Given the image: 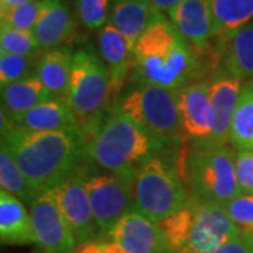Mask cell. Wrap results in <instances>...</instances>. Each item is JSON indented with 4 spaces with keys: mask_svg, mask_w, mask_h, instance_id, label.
<instances>
[{
    "mask_svg": "<svg viewBox=\"0 0 253 253\" xmlns=\"http://www.w3.org/2000/svg\"><path fill=\"white\" fill-rule=\"evenodd\" d=\"M75 30L76 21L68 3L63 0H48L33 34L42 51H49L69 41Z\"/></svg>",
    "mask_w": 253,
    "mask_h": 253,
    "instance_id": "cell-17",
    "label": "cell"
},
{
    "mask_svg": "<svg viewBox=\"0 0 253 253\" xmlns=\"http://www.w3.org/2000/svg\"><path fill=\"white\" fill-rule=\"evenodd\" d=\"M73 55L69 48L59 46L45 51L37 66V78L55 99H66L72 73Z\"/></svg>",
    "mask_w": 253,
    "mask_h": 253,
    "instance_id": "cell-22",
    "label": "cell"
},
{
    "mask_svg": "<svg viewBox=\"0 0 253 253\" xmlns=\"http://www.w3.org/2000/svg\"><path fill=\"white\" fill-rule=\"evenodd\" d=\"M41 56H24L0 52V84L7 86L10 83L23 81L37 75V66Z\"/></svg>",
    "mask_w": 253,
    "mask_h": 253,
    "instance_id": "cell-30",
    "label": "cell"
},
{
    "mask_svg": "<svg viewBox=\"0 0 253 253\" xmlns=\"http://www.w3.org/2000/svg\"><path fill=\"white\" fill-rule=\"evenodd\" d=\"M166 146L113 107L84 139V156L110 173H135L149 159L159 156Z\"/></svg>",
    "mask_w": 253,
    "mask_h": 253,
    "instance_id": "cell-2",
    "label": "cell"
},
{
    "mask_svg": "<svg viewBox=\"0 0 253 253\" xmlns=\"http://www.w3.org/2000/svg\"><path fill=\"white\" fill-rule=\"evenodd\" d=\"M135 173H96L86 177L91 210L103 239L121 218L134 210Z\"/></svg>",
    "mask_w": 253,
    "mask_h": 253,
    "instance_id": "cell-7",
    "label": "cell"
},
{
    "mask_svg": "<svg viewBox=\"0 0 253 253\" xmlns=\"http://www.w3.org/2000/svg\"><path fill=\"white\" fill-rule=\"evenodd\" d=\"M211 0H183L168 14L174 28L197 54L212 48Z\"/></svg>",
    "mask_w": 253,
    "mask_h": 253,
    "instance_id": "cell-15",
    "label": "cell"
},
{
    "mask_svg": "<svg viewBox=\"0 0 253 253\" xmlns=\"http://www.w3.org/2000/svg\"><path fill=\"white\" fill-rule=\"evenodd\" d=\"M191 199L180 172L170 161L155 156L135 172L134 210L159 224Z\"/></svg>",
    "mask_w": 253,
    "mask_h": 253,
    "instance_id": "cell-6",
    "label": "cell"
},
{
    "mask_svg": "<svg viewBox=\"0 0 253 253\" xmlns=\"http://www.w3.org/2000/svg\"><path fill=\"white\" fill-rule=\"evenodd\" d=\"M0 239L4 245L36 244L31 214L24 203L7 191H0Z\"/></svg>",
    "mask_w": 253,
    "mask_h": 253,
    "instance_id": "cell-20",
    "label": "cell"
},
{
    "mask_svg": "<svg viewBox=\"0 0 253 253\" xmlns=\"http://www.w3.org/2000/svg\"><path fill=\"white\" fill-rule=\"evenodd\" d=\"M159 16L161 13L149 0H114L109 23L126 37L128 45L134 49L139 37Z\"/></svg>",
    "mask_w": 253,
    "mask_h": 253,
    "instance_id": "cell-18",
    "label": "cell"
},
{
    "mask_svg": "<svg viewBox=\"0 0 253 253\" xmlns=\"http://www.w3.org/2000/svg\"><path fill=\"white\" fill-rule=\"evenodd\" d=\"M184 38L179 34L170 20L161 14L139 37L132 49L134 62L154 59L169 54Z\"/></svg>",
    "mask_w": 253,
    "mask_h": 253,
    "instance_id": "cell-23",
    "label": "cell"
},
{
    "mask_svg": "<svg viewBox=\"0 0 253 253\" xmlns=\"http://www.w3.org/2000/svg\"><path fill=\"white\" fill-rule=\"evenodd\" d=\"M111 0H76V13L81 23L89 30L103 28L110 18Z\"/></svg>",
    "mask_w": 253,
    "mask_h": 253,
    "instance_id": "cell-32",
    "label": "cell"
},
{
    "mask_svg": "<svg viewBox=\"0 0 253 253\" xmlns=\"http://www.w3.org/2000/svg\"><path fill=\"white\" fill-rule=\"evenodd\" d=\"M235 173L241 193L245 196L253 197V151L249 149L236 151Z\"/></svg>",
    "mask_w": 253,
    "mask_h": 253,
    "instance_id": "cell-34",
    "label": "cell"
},
{
    "mask_svg": "<svg viewBox=\"0 0 253 253\" xmlns=\"http://www.w3.org/2000/svg\"><path fill=\"white\" fill-rule=\"evenodd\" d=\"M241 82V79L226 69L224 63H219L214 68L208 81L214 113L212 136L208 146H226L231 142V123L242 89Z\"/></svg>",
    "mask_w": 253,
    "mask_h": 253,
    "instance_id": "cell-13",
    "label": "cell"
},
{
    "mask_svg": "<svg viewBox=\"0 0 253 253\" xmlns=\"http://www.w3.org/2000/svg\"><path fill=\"white\" fill-rule=\"evenodd\" d=\"M231 144L238 149L253 151V81L241 89L231 123Z\"/></svg>",
    "mask_w": 253,
    "mask_h": 253,
    "instance_id": "cell-26",
    "label": "cell"
},
{
    "mask_svg": "<svg viewBox=\"0 0 253 253\" xmlns=\"http://www.w3.org/2000/svg\"><path fill=\"white\" fill-rule=\"evenodd\" d=\"M179 116L181 141L208 146L214 126L208 82H194L179 90Z\"/></svg>",
    "mask_w": 253,
    "mask_h": 253,
    "instance_id": "cell-12",
    "label": "cell"
},
{
    "mask_svg": "<svg viewBox=\"0 0 253 253\" xmlns=\"http://www.w3.org/2000/svg\"><path fill=\"white\" fill-rule=\"evenodd\" d=\"M242 235L225 207L199 201L189 239L177 253H212Z\"/></svg>",
    "mask_w": 253,
    "mask_h": 253,
    "instance_id": "cell-11",
    "label": "cell"
},
{
    "mask_svg": "<svg viewBox=\"0 0 253 253\" xmlns=\"http://www.w3.org/2000/svg\"><path fill=\"white\" fill-rule=\"evenodd\" d=\"M36 244L45 253H75L78 241L63 217L54 189L45 190L30 204Z\"/></svg>",
    "mask_w": 253,
    "mask_h": 253,
    "instance_id": "cell-10",
    "label": "cell"
},
{
    "mask_svg": "<svg viewBox=\"0 0 253 253\" xmlns=\"http://www.w3.org/2000/svg\"><path fill=\"white\" fill-rule=\"evenodd\" d=\"M231 219L242 231L253 229V197L241 194L225 206Z\"/></svg>",
    "mask_w": 253,
    "mask_h": 253,
    "instance_id": "cell-33",
    "label": "cell"
},
{
    "mask_svg": "<svg viewBox=\"0 0 253 253\" xmlns=\"http://www.w3.org/2000/svg\"><path fill=\"white\" fill-rule=\"evenodd\" d=\"M212 253H251L248 251L246 245H245L244 239H242V235L239 238H236L234 241L228 242L224 246H221L219 249L214 251Z\"/></svg>",
    "mask_w": 253,
    "mask_h": 253,
    "instance_id": "cell-35",
    "label": "cell"
},
{
    "mask_svg": "<svg viewBox=\"0 0 253 253\" xmlns=\"http://www.w3.org/2000/svg\"><path fill=\"white\" fill-rule=\"evenodd\" d=\"M97 42L100 56L110 71L113 93L117 94L121 90V86L126 81V73L129 69L132 49L128 45L126 37L110 23L100 28Z\"/></svg>",
    "mask_w": 253,
    "mask_h": 253,
    "instance_id": "cell-21",
    "label": "cell"
},
{
    "mask_svg": "<svg viewBox=\"0 0 253 253\" xmlns=\"http://www.w3.org/2000/svg\"><path fill=\"white\" fill-rule=\"evenodd\" d=\"M103 246H104L106 253H126L118 245H116L114 242H110V241H103Z\"/></svg>",
    "mask_w": 253,
    "mask_h": 253,
    "instance_id": "cell-40",
    "label": "cell"
},
{
    "mask_svg": "<svg viewBox=\"0 0 253 253\" xmlns=\"http://www.w3.org/2000/svg\"><path fill=\"white\" fill-rule=\"evenodd\" d=\"M236 152L228 146H193L180 173L193 199L225 207L241 196L235 173Z\"/></svg>",
    "mask_w": 253,
    "mask_h": 253,
    "instance_id": "cell-4",
    "label": "cell"
},
{
    "mask_svg": "<svg viewBox=\"0 0 253 253\" xmlns=\"http://www.w3.org/2000/svg\"><path fill=\"white\" fill-rule=\"evenodd\" d=\"M111 1H114V0H111Z\"/></svg>",
    "mask_w": 253,
    "mask_h": 253,
    "instance_id": "cell-41",
    "label": "cell"
},
{
    "mask_svg": "<svg viewBox=\"0 0 253 253\" xmlns=\"http://www.w3.org/2000/svg\"><path fill=\"white\" fill-rule=\"evenodd\" d=\"M107 238L126 253H169L159 224L135 210L121 218Z\"/></svg>",
    "mask_w": 253,
    "mask_h": 253,
    "instance_id": "cell-14",
    "label": "cell"
},
{
    "mask_svg": "<svg viewBox=\"0 0 253 253\" xmlns=\"http://www.w3.org/2000/svg\"><path fill=\"white\" fill-rule=\"evenodd\" d=\"M75 253H106L103 242H89L81 245V248Z\"/></svg>",
    "mask_w": 253,
    "mask_h": 253,
    "instance_id": "cell-37",
    "label": "cell"
},
{
    "mask_svg": "<svg viewBox=\"0 0 253 253\" xmlns=\"http://www.w3.org/2000/svg\"><path fill=\"white\" fill-rule=\"evenodd\" d=\"M0 186L1 190L16 196L23 203L31 204L37 197L27 177L3 145L0 149Z\"/></svg>",
    "mask_w": 253,
    "mask_h": 253,
    "instance_id": "cell-28",
    "label": "cell"
},
{
    "mask_svg": "<svg viewBox=\"0 0 253 253\" xmlns=\"http://www.w3.org/2000/svg\"><path fill=\"white\" fill-rule=\"evenodd\" d=\"M114 107L162 144L169 146L181 141L179 91L134 83L118 97Z\"/></svg>",
    "mask_w": 253,
    "mask_h": 253,
    "instance_id": "cell-5",
    "label": "cell"
},
{
    "mask_svg": "<svg viewBox=\"0 0 253 253\" xmlns=\"http://www.w3.org/2000/svg\"><path fill=\"white\" fill-rule=\"evenodd\" d=\"M222 63L238 79L253 81V20L231 40Z\"/></svg>",
    "mask_w": 253,
    "mask_h": 253,
    "instance_id": "cell-25",
    "label": "cell"
},
{
    "mask_svg": "<svg viewBox=\"0 0 253 253\" xmlns=\"http://www.w3.org/2000/svg\"><path fill=\"white\" fill-rule=\"evenodd\" d=\"M200 72L197 52L183 40L169 54L134 62V83L152 84L169 90H181L194 83Z\"/></svg>",
    "mask_w": 253,
    "mask_h": 253,
    "instance_id": "cell-8",
    "label": "cell"
},
{
    "mask_svg": "<svg viewBox=\"0 0 253 253\" xmlns=\"http://www.w3.org/2000/svg\"><path fill=\"white\" fill-rule=\"evenodd\" d=\"M1 145L9 151L37 196L54 189L81 168L84 138L79 129L27 131L1 111Z\"/></svg>",
    "mask_w": 253,
    "mask_h": 253,
    "instance_id": "cell-1",
    "label": "cell"
},
{
    "mask_svg": "<svg viewBox=\"0 0 253 253\" xmlns=\"http://www.w3.org/2000/svg\"><path fill=\"white\" fill-rule=\"evenodd\" d=\"M212 48L224 56L231 40L253 20V0H211Z\"/></svg>",
    "mask_w": 253,
    "mask_h": 253,
    "instance_id": "cell-16",
    "label": "cell"
},
{
    "mask_svg": "<svg viewBox=\"0 0 253 253\" xmlns=\"http://www.w3.org/2000/svg\"><path fill=\"white\" fill-rule=\"evenodd\" d=\"M46 3H48V0H31V1L1 11L0 13L1 26L0 27L33 31L41 17L42 11L45 9Z\"/></svg>",
    "mask_w": 253,
    "mask_h": 253,
    "instance_id": "cell-29",
    "label": "cell"
},
{
    "mask_svg": "<svg viewBox=\"0 0 253 253\" xmlns=\"http://www.w3.org/2000/svg\"><path fill=\"white\" fill-rule=\"evenodd\" d=\"M197 207H199V200L191 197L181 210L176 211L170 217L165 218L159 222L169 253H177L187 242L190 231L196 219Z\"/></svg>",
    "mask_w": 253,
    "mask_h": 253,
    "instance_id": "cell-27",
    "label": "cell"
},
{
    "mask_svg": "<svg viewBox=\"0 0 253 253\" xmlns=\"http://www.w3.org/2000/svg\"><path fill=\"white\" fill-rule=\"evenodd\" d=\"M10 118V117H9ZM13 126L27 131H61L79 129L78 120L63 100L52 99L26 113L11 117ZM81 131V129H79Z\"/></svg>",
    "mask_w": 253,
    "mask_h": 253,
    "instance_id": "cell-19",
    "label": "cell"
},
{
    "mask_svg": "<svg viewBox=\"0 0 253 253\" xmlns=\"http://www.w3.org/2000/svg\"><path fill=\"white\" fill-rule=\"evenodd\" d=\"M52 99L54 96L34 75L1 87V111L7 117H16Z\"/></svg>",
    "mask_w": 253,
    "mask_h": 253,
    "instance_id": "cell-24",
    "label": "cell"
},
{
    "mask_svg": "<svg viewBox=\"0 0 253 253\" xmlns=\"http://www.w3.org/2000/svg\"><path fill=\"white\" fill-rule=\"evenodd\" d=\"M111 93V76L101 56L91 48L78 49L73 55L72 73L65 103L78 120L84 139L103 121V113Z\"/></svg>",
    "mask_w": 253,
    "mask_h": 253,
    "instance_id": "cell-3",
    "label": "cell"
},
{
    "mask_svg": "<svg viewBox=\"0 0 253 253\" xmlns=\"http://www.w3.org/2000/svg\"><path fill=\"white\" fill-rule=\"evenodd\" d=\"M27 1H31V0H0V11L11 9V7H14V6L23 4V3H27Z\"/></svg>",
    "mask_w": 253,
    "mask_h": 253,
    "instance_id": "cell-38",
    "label": "cell"
},
{
    "mask_svg": "<svg viewBox=\"0 0 253 253\" xmlns=\"http://www.w3.org/2000/svg\"><path fill=\"white\" fill-rule=\"evenodd\" d=\"M242 239H244L245 245L248 248V251L253 253V229H246L242 231Z\"/></svg>",
    "mask_w": 253,
    "mask_h": 253,
    "instance_id": "cell-39",
    "label": "cell"
},
{
    "mask_svg": "<svg viewBox=\"0 0 253 253\" xmlns=\"http://www.w3.org/2000/svg\"><path fill=\"white\" fill-rule=\"evenodd\" d=\"M149 1L152 3V6H154L155 9L158 10L161 14H162V13L169 14L176 6L180 4L183 0H149Z\"/></svg>",
    "mask_w": 253,
    "mask_h": 253,
    "instance_id": "cell-36",
    "label": "cell"
},
{
    "mask_svg": "<svg viewBox=\"0 0 253 253\" xmlns=\"http://www.w3.org/2000/svg\"><path fill=\"white\" fill-rule=\"evenodd\" d=\"M86 177L84 170L78 168L61 184L54 187L59 208L79 245L103 239L91 210Z\"/></svg>",
    "mask_w": 253,
    "mask_h": 253,
    "instance_id": "cell-9",
    "label": "cell"
},
{
    "mask_svg": "<svg viewBox=\"0 0 253 253\" xmlns=\"http://www.w3.org/2000/svg\"><path fill=\"white\" fill-rule=\"evenodd\" d=\"M0 52L24 56H41L45 51L40 46L33 31L0 27Z\"/></svg>",
    "mask_w": 253,
    "mask_h": 253,
    "instance_id": "cell-31",
    "label": "cell"
}]
</instances>
